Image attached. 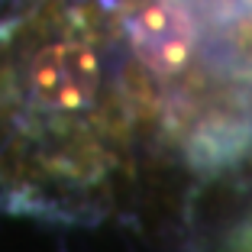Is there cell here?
I'll use <instances>...</instances> for the list:
<instances>
[{
    "label": "cell",
    "instance_id": "obj_2",
    "mask_svg": "<svg viewBox=\"0 0 252 252\" xmlns=\"http://www.w3.org/2000/svg\"><path fill=\"white\" fill-rule=\"evenodd\" d=\"M100 88V59L84 42H52L32 59L30 91L49 110H81Z\"/></svg>",
    "mask_w": 252,
    "mask_h": 252
},
{
    "label": "cell",
    "instance_id": "obj_1",
    "mask_svg": "<svg viewBox=\"0 0 252 252\" xmlns=\"http://www.w3.org/2000/svg\"><path fill=\"white\" fill-rule=\"evenodd\" d=\"M126 36L136 59L156 74L185 68L194 49V20L178 0H139L126 13Z\"/></svg>",
    "mask_w": 252,
    "mask_h": 252
}]
</instances>
